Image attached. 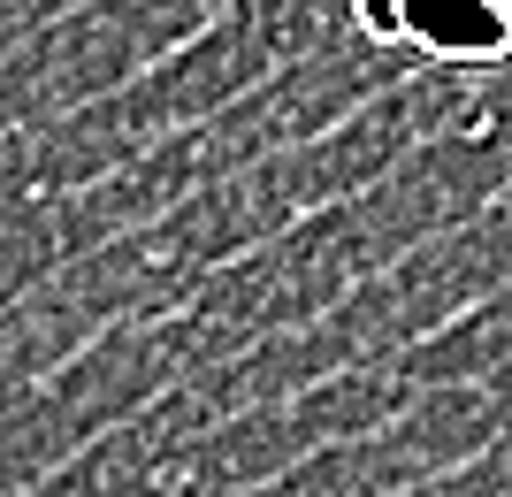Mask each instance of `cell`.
I'll return each mask as SVG.
<instances>
[{
	"mask_svg": "<svg viewBox=\"0 0 512 497\" xmlns=\"http://www.w3.org/2000/svg\"><path fill=\"white\" fill-rule=\"evenodd\" d=\"M352 39L444 77L512 69V0H344Z\"/></svg>",
	"mask_w": 512,
	"mask_h": 497,
	"instance_id": "1",
	"label": "cell"
}]
</instances>
